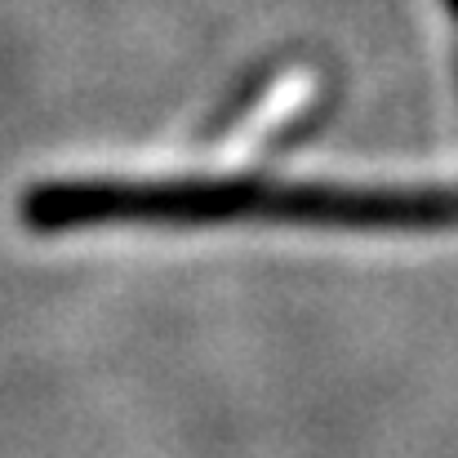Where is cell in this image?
<instances>
[{
	"mask_svg": "<svg viewBox=\"0 0 458 458\" xmlns=\"http://www.w3.org/2000/svg\"><path fill=\"white\" fill-rule=\"evenodd\" d=\"M31 232L85 227H218L290 223L343 232H441L458 227V187H352L299 178H54L22 191Z\"/></svg>",
	"mask_w": 458,
	"mask_h": 458,
	"instance_id": "cell-1",
	"label": "cell"
}]
</instances>
